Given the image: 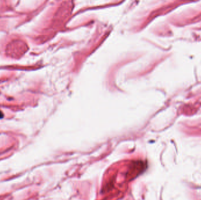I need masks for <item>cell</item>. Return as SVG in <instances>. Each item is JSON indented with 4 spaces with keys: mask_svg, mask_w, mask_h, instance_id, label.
Masks as SVG:
<instances>
[{
    "mask_svg": "<svg viewBox=\"0 0 201 200\" xmlns=\"http://www.w3.org/2000/svg\"><path fill=\"white\" fill-rule=\"evenodd\" d=\"M8 53L12 57L18 58L25 52V44L20 41H13L8 45Z\"/></svg>",
    "mask_w": 201,
    "mask_h": 200,
    "instance_id": "6da1fadb",
    "label": "cell"
}]
</instances>
